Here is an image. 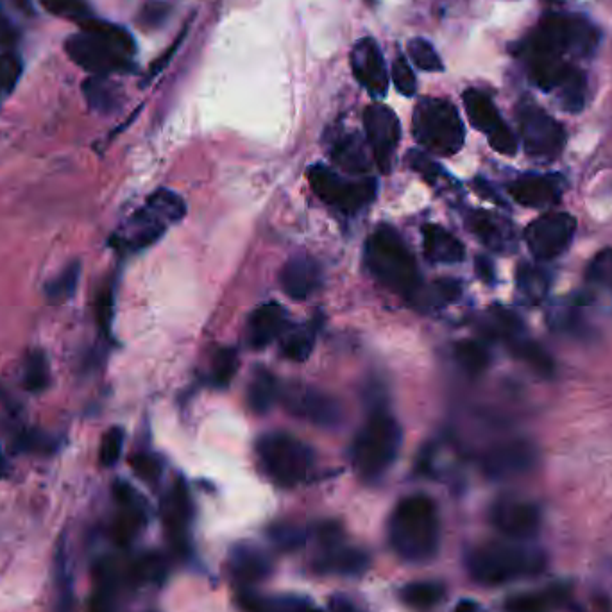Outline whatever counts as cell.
Returning <instances> with one entry per match:
<instances>
[{"instance_id":"6da1fadb","label":"cell","mask_w":612,"mask_h":612,"mask_svg":"<svg viewBox=\"0 0 612 612\" xmlns=\"http://www.w3.org/2000/svg\"><path fill=\"white\" fill-rule=\"evenodd\" d=\"M600 33L593 22L577 13H552L537 24L519 45V56L527 65L528 77L543 92H555L570 76L577 58L596 51Z\"/></svg>"},{"instance_id":"7a4b0ae2","label":"cell","mask_w":612,"mask_h":612,"mask_svg":"<svg viewBox=\"0 0 612 612\" xmlns=\"http://www.w3.org/2000/svg\"><path fill=\"white\" fill-rule=\"evenodd\" d=\"M81 27V33L72 34L65 42L68 58L77 67L94 76L128 72L133 67L136 45L128 29L92 17L85 18Z\"/></svg>"},{"instance_id":"3957f363","label":"cell","mask_w":612,"mask_h":612,"mask_svg":"<svg viewBox=\"0 0 612 612\" xmlns=\"http://www.w3.org/2000/svg\"><path fill=\"white\" fill-rule=\"evenodd\" d=\"M389 543L403 561L428 562L441 544V521L434 500L426 494H410L392 510Z\"/></svg>"},{"instance_id":"277c9868","label":"cell","mask_w":612,"mask_h":612,"mask_svg":"<svg viewBox=\"0 0 612 612\" xmlns=\"http://www.w3.org/2000/svg\"><path fill=\"white\" fill-rule=\"evenodd\" d=\"M469 577L482 586H503L519 578L536 577L546 566L539 548L521 541L485 543L468 555Z\"/></svg>"},{"instance_id":"5b68a950","label":"cell","mask_w":612,"mask_h":612,"mask_svg":"<svg viewBox=\"0 0 612 612\" xmlns=\"http://www.w3.org/2000/svg\"><path fill=\"white\" fill-rule=\"evenodd\" d=\"M364 258L367 269L385 289L414 301L421 290V274L398 231L391 226L376 228L367 240Z\"/></svg>"},{"instance_id":"8992f818","label":"cell","mask_w":612,"mask_h":612,"mask_svg":"<svg viewBox=\"0 0 612 612\" xmlns=\"http://www.w3.org/2000/svg\"><path fill=\"white\" fill-rule=\"evenodd\" d=\"M400 446L398 421L391 414L376 410L355 437L351 446V464L364 482H376L394 464Z\"/></svg>"},{"instance_id":"52a82bcc","label":"cell","mask_w":612,"mask_h":612,"mask_svg":"<svg viewBox=\"0 0 612 612\" xmlns=\"http://www.w3.org/2000/svg\"><path fill=\"white\" fill-rule=\"evenodd\" d=\"M412 131L419 144L439 156L459 153L466 140V129L457 108L450 101L435 97L417 102Z\"/></svg>"},{"instance_id":"ba28073f","label":"cell","mask_w":612,"mask_h":612,"mask_svg":"<svg viewBox=\"0 0 612 612\" xmlns=\"http://www.w3.org/2000/svg\"><path fill=\"white\" fill-rule=\"evenodd\" d=\"M187 212L185 201L172 190H158L147 203L129 219L119 237V246L129 251H140L153 246L170 226L178 224Z\"/></svg>"},{"instance_id":"9c48e42d","label":"cell","mask_w":612,"mask_h":612,"mask_svg":"<svg viewBox=\"0 0 612 612\" xmlns=\"http://www.w3.org/2000/svg\"><path fill=\"white\" fill-rule=\"evenodd\" d=\"M265 473L276 484L292 487L305 482L315 468L312 448L285 432L265 434L256 446Z\"/></svg>"},{"instance_id":"30bf717a","label":"cell","mask_w":612,"mask_h":612,"mask_svg":"<svg viewBox=\"0 0 612 612\" xmlns=\"http://www.w3.org/2000/svg\"><path fill=\"white\" fill-rule=\"evenodd\" d=\"M308 183L315 196L344 213H355L366 208L367 204L373 203L378 192L373 178H342L324 165L310 167Z\"/></svg>"},{"instance_id":"8fae6325","label":"cell","mask_w":612,"mask_h":612,"mask_svg":"<svg viewBox=\"0 0 612 612\" xmlns=\"http://www.w3.org/2000/svg\"><path fill=\"white\" fill-rule=\"evenodd\" d=\"M519 133L528 156L552 162L564 149L566 133L561 124L532 102H523L518 108Z\"/></svg>"},{"instance_id":"7c38bea8","label":"cell","mask_w":612,"mask_h":612,"mask_svg":"<svg viewBox=\"0 0 612 612\" xmlns=\"http://www.w3.org/2000/svg\"><path fill=\"white\" fill-rule=\"evenodd\" d=\"M489 314L494 333L509 346L516 357L527 362L528 366L537 373L552 376L555 371L552 357L528 337L527 330L518 315L503 306H493Z\"/></svg>"},{"instance_id":"4fadbf2b","label":"cell","mask_w":612,"mask_h":612,"mask_svg":"<svg viewBox=\"0 0 612 612\" xmlns=\"http://www.w3.org/2000/svg\"><path fill=\"white\" fill-rule=\"evenodd\" d=\"M577 233V219L566 212H550L525 230L528 249L537 260H553L571 246Z\"/></svg>"},{"instance_id":"5bb4252c","label":"cell","mask_w":612,"mask_h":612,"mask_svg":"<svg viewBox=\"0 0 612 612\" xmlns=\"http://www.w3.org/2000/svg\"><path fill=\"white\" fill-rule=\"evenodd\" d=\"M462 99H464V108L468 113L469 122L473 124V128L487 136L489 145L493 147L494 151L505 154V156L516 154V151H518L516 135L505 124V120L496 110L491 97L484 92H480V90L469 88L464 92Z\"/></svg>"},{"instance_id":"9a60e30c","label":"cell","mask_w":612,"mask_h":612,"mask_svg":"<svg viewBox=\"0 0 612 612\" xmlns=\"http://www.w3.org/2000/svg\"><path fill=\"white\" fill-rule=\"evenodd\" d=\"M280 400L287 412L312 425L335 426L342 419V408L332 396L310 385H289L280 391Z\"/></svg>"},{"instance_id":"2e32d148","label":"cell","mask_w":612,"mask_h":612,"mask_svg":"<svg viewBox=\"0 0 612 612\" xmlns=\"http://www.w3.org/2000/svg\"><path fill=\"white\" fill-rule=\"evenodd\" d=\"M364 128H366L367 144L373 151L374 162L383 174H389L394 154L400 145V120L391 108L376 102L364 113Z\"/></svg>"},{"instance_id":"e0dca14e","label":"cell","mask_w":612,"mask_h":612,"mask_svg":"<svg viewBox=\"0 0 612 612\" xmlns=\"http://www.w3.org/2000/svg\"><path fill=\"white\" fill-rule=\"evenodd\" d=\"M493 527L510 541L527 543L541 528V510L536 503L519 498H502L491 509Z\"/></svg>"},{"instance_id":"ac0fdd59","label":"cell","mask_w":612,"mask_h":612,"mask_svg":"<svg viewBox=\"0 0 612 612\" xmlns=\"http://www.w3.org/2000/svg\"><path fill=\"white\" fill-rule=\"evenodd\" d=\"M351 68L358 83L366 88L374 99H382L389 90V70L385 65L382 49L373 38H366L353 47L351 51Z\"/></svg>"},{"instance_id":"d6986e66","label":"cell","mask_w":612,"mask_h":612,"mask_svg":"<svg viewBox=\"0 0 612 612\" xmlns=\"http://www.w3.org/2000/svg\"><path fill=\"white\" fill-rule=\"evenodd\" d=\"M162 518L167 536L179 552H185L188 544V527L192 521V500L188 487L178 478L170 487L162 502Z\"/></svg>"},{"instance_id":"ffe728a7","label":"cell","mask_w":612,"mask_h":612,"mask_svg":"<svg viewBox=\"0 0 612 612\" xmlns=\"http://www.w3.org/2000/svg\"><path fill=\"white\" fill-rule=\"evenodd\" d=\"M536 462V451L523 441L503 442L487 451L482 459L485 475L493 480H503L521 475Z\"/></svg>"},{"instance_id":"44dd1931","label":"cell","mask_w":612,"mask_h":612,"mask_svg":"<svg viewBox=\"0 0 612 612\" xmlns=\"http://www.w3.org/2000/svg\"><path fill=\"white\" fill-rule=\"evenodd\" d=\"M283 292L296 301L310 298L321 285V267L312 256H292L280 272Z\"/></svg>"},{"instance_id":"7402d4cb","label":"cell","mask_w":612,"mask_h":612,"mask_svg":"<svg viewBox=\"0 0 612 612\" xmlns=\"http://www.w3.org/2000/svg\"><path fill=\"white\" fill-rule=\"evenodd\" d=\"M516 203L527 208H546L561 199V179L552 174H528L509 185Z\"/></svg>"},{"instance_id":"603a6c76","label":"cell","mask_w":612,"mask_h":612,"mask_svg":"<svg viewBox=\"0 0 612 612\" xmlns=\"http://www.w3.org/2000/svg\"><path fill=\"white\" fill-rule=\"evenodd\" d=\"M113 493L120 507L113 534L120 544H128L138 534V530L144 527L147 507L144 498L126 482H117L113 487Z\"/></svg>"},{"instance_id":"cb8c5ba5","label":"cell","mask_w":612,"mask_h":612,"mask_svg":"<svg viewBox=\"0 0 612 612\" xmlns=\"http://www.w3.org/2000/svg\"><path fill=\"white\" fill-rule=\"evenodd\" d=\"M289 315L280 303H265L256 308L247 324V340L251 348L264 349L287 332Z\"/></svg>"},{"instance_id":"d4e9b609","label":"cell","mask_w":612,"mask_h":612,"mask_svg":"<svg viewBox=\"0 0 612 612\" xmlns=\"http://www.w3.org/2000/svg\"><path fill=\"white\" fill-rule=\"evenodd\" d=\"M468 226L484 246L498 253H505L516 244L514 228L500 215L485 210H475L468 215Z\"/></svg>"},{"instance_id":"484cf974","label":"cell","mask_w":612,"mask_h":612,"mask_svg":"<svg viewBox=\"0 0 612 612\" xmlns=\"http://www.w3.org/2000/svg\"><path fill=\"white\" fill-rule=\"evenodd\" d=\"M230 570L240 584L253 586L271 575L272 564L262 550L251 544H238L230 555Z\"/></svg>"},{"instance_id":"4316f807","label":"cell","mask_w":612,"mask_h":612,"mask_svg":"<svg viewBox=\"0 0 612 612\" xmlns=\"http://www.w3.org/2000/svg\"><path fill=\"white\" fill-rule=\"evenodd\" d=\"M423 251L426 260L434 264H459L466 256V249L459 238L437 224H426L423 228Z\"/></svg>"},{"instance_id":"83f0119b","label":"cell","mask_w":612,"mask_h":612,"mask_svg":"<svg viewBox=\"0 0 612 612\" xmlns=\"http://www.w3.org/2000/svg\"><path fill=\"white\" fill-rule=\"evenodd\" d=\"M369 566V557L357 548H342L328 546V550L315 562V570L319 573H333L342 577H357L362 575Z\"/></svg>"},{"instance_id":"f1b7e54d","label":"cell","mask_w":612,"mask_h":612,"mask_svg":"<svg viewBox=\"0 0 612 612\" xmlns=\"http://www.w3.org/2000/svg\"><path fill=\"white\" fill-rule=\"evenodd\" d=\"M568 591L564 587H550L536 593L512 596L507 602L509 612H552L566 600Z\"/></svg>"},{"instance_id":"f546056e","label":"cell","mask_w":612,"mask_h":612,"mask_svg":"<svg viewBox=\"0 0 612 612\" xmlns=\"http://www.w3.org/2000/svg\"><path fill=\"white\" fill-rule=\"evenodd\" d=\"M86 102L97 113H111L120 106V92L106 76H92L83 83Z\"/></svg>"},{"instance_id":"4dcf8cb0","label":"cell","mask_w":612,"mask_h":612,"mask_svg":"<svg viewBox=\"0 0 612 612\" xmlns=\"http://www.w3.org/2000/svg\"><path fill=\"white\" fill-rule=\"evenodd\" d=\"M247 400L253 412L267 414L274 407V403L280 400V385L276 382V378L265 369L256 371L253 382L249 385Z\"/></svg>"},{"instance_id":"1f68e13d","label":"cell","mask_w":612,"mask_h":612,"mask_svg":"<svg viewBox=\"0 0 612 612\" xmlns=\"http://www.w3.org/2000/svg\"><path fill=\"white\" fill-rule=\"evenodd\" d=\"M333 160L349 174H364L369 169L366 147L357 135L340 138L333 147Z\"/></svg>"},{"instance_id":"d6a6232c","label":"cell","mask_w":612,"mask_h":612,"mask_svg":"<svg viewBox=\"0 0 612 612\" xmlns=\"http://www.w3.org/2000/svg\"><path fill=\"white\" fill-rule=\"evenodd\" d=\"M516 281H518L519 294L530 305H541L550 292V278L537 265H519Z\"/></svg>"},{"instance_id":"836d02e7","label":"cell","mask_w":612,"mask_h":612,"mask_svg":"<svg viewBox=\"0 0 612 612\" xmlns=\"http://www.w3.org/2000/svg\"><path fill=\"white\" fill-rule=\"evenodd\" d=\"M240 602L247 612H321L315 609L305 598L296 596H278V598H262V596H240Z\"/></svg>"},{"instance_id":"e575fe53","label":"cell","mask_w":612,"mask_h":612,"mask_svg":"<svg viewBox=\"0 0 612 612\" xmlns=\"http://www.w3.org/2000/svg\"><path fill=\"white\" fill-rule=\"evenodd\" d=\"M281 353L292 362H305L315 346V328L312 324H299L281 335Z\"/></svg>"},{"instance_id":"d590c367","label":"cell","mask_w":612,"mask_h":612,"mask_svg":"<svg viewBox=\"0 0 612 612\" xmlns=\"http://www.w3.org/2000/svg\"><path fill=\"white\" fill-rule=\"evenodd\" d=\"M442 598H444V587L432 580L412 582L401 589V600L414 611H430L441 604Z\"/></svg>"},{"instance_id":"8d00e7d4","label":"cell","mask_w":612,"mask_h":612,"mask_svg":"<svg viewBox=\"0 0 612 612\" xmlns=\"http://www.w3.org/2000/svg\"><path fill=\"white\" fill-rule=\"evenodd\" d=\"M51 385V366L49 358L42 349H33L24 364V387L33 394H40Z\"/></svg>"},{"instance_id":"74e56055","label":"cell","mask_w":612,"mask_h":612,"mask_svg":"<svg viewBox=\"0 0 612 612\" xmlns=\"http://www.w3.org/2000/svg\"><path fill=\"white\" fill-rule=\"evenodd\" d=\"M555 92L559 95L562 110L578 113L586 104L587 79L584 72L578 67L575 68Z\"/></svg>"},{"instance_id":"f35d334b","label":"cell","mask_w":612,"mask_h":612,"mask_svg":"<svg viewBox=\"0 0 612 612\" xmlns=\"http://www.w3.org/2000/svg\"><path fill=\"white\" fill-rule=\"evenodd\" d=\"M455 360L468 374L484 373L489 366V351L476 340H462L455 346Z\"/></svg>"},{"instance_id":"ab89813d","label":"cell","mask_w":612,"mask_h":612,"mask_svg":"<svg viewBox=\"0 0 612 612\" xmlns=\"http://www.w3.org/2000/svg\"><path fill=\"white\" fill-rule=\"evenodd\" d=\"M79 276H81V265L77 262L68 265L67 269L61 272L58 278H54L45 287L49 299L54 303H63V301L72 298L74 292H76L77 283H79Z\"/></svg>"},{"instance_id":"60d3db41","label":"cell","mask_w":612,"mask_h":612,"mask_svg":"<svg viewBox=\"0 0 612 612\" xmlns=\"http://www.w3.org/2000/svg\"><path fill=\"white\" fill-rule=\"evenodd\" d=\"M56 589H58V612L72 611V573L63 544H60V550L56 555Z\"/></svg>"},{"instance_id":"b9f144b4","label":"cell","mask_w":612,"mask_h":612,"mask_svg":"<svg viewBox=\"0 0 612 612\" xmlns=\"http://www.w3.org/2000/svg\"><path fill=\"white\" fill-rule=\"evenodd\" d=\"M408 58L414 61L417 68L425 72H441L444 68L441 56L435 51L434 45L423 38H414L408 43Z\"/></svg>"},{"instance_id":"7bdbcfd3","label":"cell","mask_w":612,"mask_h":612,"mask_svg":"<svg viewBox=\"0 0 612 612\" xmlns=\"http://www.w3.org/2000/svg\"><path fill=\"white\" fill-rule=\"evenodd\" d=\"M238 358L237 351L233 349H219L213 358L212 382L217 387H224L231 382V378L237 373Z\"/></svg>"},{"instance_id":"ee69618b","label":"cell","mask_w":612,"mask_h":612,"mask_svg":"<svg viewBox=\"0 0 612 612\" xmlns=\"http://www.w3.org/2000/svg\"><path fill=\"white\" fill-rule=\"evenodd\" d=\"M40 2L45 11L56 17L72 18L79 22L90 17V6L86 4V0H40Z\"/></svg>"},{"instance_id":"f6af8a7d","label":"cell","mask_w":612,"mask_h":612,"mask_svg":"<svg viewBox=\"0 0 612 612\" xmlns=\"http://www.w3.org/2000/svg\"><path fill=\"white\" fill-rule=\"evenodd\" d=\"M587 280L598 287L612 290V249H604L593 258L587 267Z\"/></svg>"},{"instance_id":"bcb514c9","label":"cell","mask_w":612,"mask_h":612,"mask_svg":"<svg viewBox=\"0 0 612 612\" xmlns=\"http://www.w3.org/2000/svg\"><path fill=\"white\" fill-rule=\"evenodd\" d=\"M460 292H462V289H460L459 281L439 280L435 281L434 285H432L430 289L426 290V292L419 290L416 298L425 296L426 301H428V306H439L455 301V299L459 298Z\"/></svg>"},{"instance_id":"7dc6e473","label":"cell","mask_w":612,"mask_h":612,"mask_svg":"<svg viewBox=\"0 0 612 612\" xmlns=\"http://www.w3.org/2000/svg\"><path fill=\"white\" fill-rule=\"evenodd\" d=\"M124 448V430L122 428H110L104 437H102L101 451H99V459L104 468H111L119 462Z\"/></svg>"},{"instance_id":"c3c4849f","label":"cell","mask_w":612,"mask_h":612,"mask_svg":"<svg viewBox=\"0 0 612 612\" xmlns=\"http://www.w3.org/2000/svg\"><path fill=\"white\" fill-rule=\"evenodd\" d=\"M22 61L17 54L13 52H2L0 54V92L9 94L15 86L18 79L22 76Z\"/></svg>"},{"instance_id":"681fc988","label":"cell","mask_w":612,"mask_h":612,"mask_svg":"<svg viewBox=\"0 0 612 612\" xmlns=\"http://www.w3.org/2000/svg\"><path fill=\"white\" fill-rule=\"evenodd\" d=\"M392 83L401 95H405V97L416 95V76H414V70L410 67V63L405 56H398L392 63Z\"/></svg>"},{"instance_id":"f907efd6","label":"cell","mask_w":612,"mask_h":612,"mask_svg":"<svg viewBox=\"0 0 612 612\" xmlns=\"http://www.w3.org/2000/svg\"><path fill=\"white\" fill-rule=\"evenodd\" d=\"M131 468L144 482L154 484L162 476L163 464L162 460L158 459L156 455L136 453L135 457H131Z\"/></svg>"},{"instance_id":"816d5d0a","label":"cell","mask_w":612,"mask_h":612,"mask_svg":"<svg viewBox=\"0 0 612 612\" xmlns=\"http://www.w3.org/2000/svg\"><path fill=\"white\" fill-rule=\"evenodd\" d=\"M115 298H113V289L110 285L102 287L95 299V319L101 328L102 333L111 332V324H113V314H115Z\"/></svg>"},{"instance_id":"f5cc1de1","label":"cell","mask_w":612,"mask_h":612,"mask_svg":"<svg viewBox=\"0 0 612 612\" xmlns=\"http://www.w3.org/2000/svg\"><path fill=\"white\" fill-rule=\"evenodd\" d=\"M165 561H163L160 555L151 553V555H145L144 559L136 562L135 568H133V575L142 582H160L165 577Z\"/></svg>"},{"instance_id":"db71d44e","label":"cell","mask_w":612,"mask_h":612,"mask_svg":"<svg viewBox=\"0 0 612 612\" xmlns=\"http://www.w3.org/2000/svg\"><path fill=\"white\" fill-rule=\"evenodd\" d=\"M408 165L416 170L417 174H421L434 187L439 185V181L444 178V170L434 160H430L426 154L419 153V151H410V154H408Z\"/></svg>"},{"instance_id":"11a10c76","label":"cell","mask_w":612,"mask_h":612,"mask_svg":"<svg viewBox=\"0 0 612 612\" xmlns=\"http://www.w3.org/2000/svg\"><path fill=\"white\" fill-rule=\"evenodd\" d=\"M169 17V6L163 2H149L142 13H140V22L145 27H156L162 24L165 18Z\"/></svg>"},{"instance_id":"9f6ffc18","label":"cell","mask_w":612,"mask_h":612,"mask_svg":"<svg viewBox=\"0 0 612 612\" xmlns=\"http://www.w3.org/2000/svg\"><path fill=\"white\" fill-rule=\"evenodd\" d=\"M17 42V29L9 22V18L0 11V47H8Z\"/></svg>"},{"instance_id":"6f0895ef","label":"cell","mask_w":612,"mask_h":612,"mask_svg":"<svg viewBox=\"0 0 612 612\" xmlns=\"http://www.w3.org/2000/svg\"><path fill=\"white\" fill-rule=\"evenodd\" d=\"M330 609L332 612H362L349 598L340 595L333 596L330 600Z\"/></svg>"},{"instance_id":"680465c9","label":"cell","mask_w":612,"mask_h":612,"mask_svg":"<svg viewBox=\"0 0 612 612\" xmlns=\"http://www.w3.org/2000/svg\"><path fill=\"white\" fill-rule=\"evenodd\" d=\"M476 272H478V276L482 278V280L487 281V283H494V267L487 258L484 256H480V258H476Z\"/></svg>"},{"instance_id":"91938a15","label":"cell","mask_w":612,"mask_h":612,"mask_svg":"<svg viewBox=\"0 0 612 612\" xmlns=\"http://www.w3.org/2000/svg\"><path fill=\"white\" fill-rule=\"evenodd\" d=\"M453 612H480V607H478L475 600H469V598H466V600H462V602L457 604V607L453 609Z\"/></svg>"},{"instance_id":"94428289","label":"cell","mask_w":612,"mask_h":612,"mask_svg":"<svg viewBox=\"0 0 612 612\" xmlns=\"http://www.w3.org/2000/svg\"><path fill=\"white\" fill-rule=\"evenodd\" d=\"M476 188H478V192H480V194H485V192H494V190H491L489 185L484 183V181H476ZM487 199L496 201V203H502V199H498V197L494 196V194H487Z\"/></svg>"},{"instance_id":"6125c7cd","label":"cell","mask_w":612,"mask_h":612,"mask_svg":"<svg viewBox=\"0 0 612 612\" xmlns=\"http://www.w3.org/2000/svg\"><path fill=\"white\" fill-rule=\"evenodd\" d=\"M13 2L17 4L18 8L24 9V11H29V13L33 11V8H31V0H13Z\"/></svg>"},{"instance_id":"be15d7a7","label":"cell","mask_w":612,"mask_h":612,"mask_svg":"<svg viewBox=\"0 0 612 612\" xmlns=\"http://www.w3.org/2000/svg\"><path fill=\"white\" fill-rule=\"evenodd\" d=\"M366 2L369 6H374V4H376V0H366Z\"/></svg>"}]
</instances>
